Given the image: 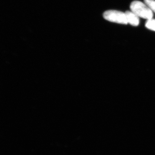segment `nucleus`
I'll list each match as a JSON object with an SVG mask.
<instances>
[{"label": "nucleus", "instance_id": "1", "mask_svg": "<svg viewBox=\"0 0 155 155\" xmlns=\"http://www.w3.org/2000/svg\"><path fill=\"white\" fill-rule=\"evenodd\" d=\"M130 9L139 17L147 20L153 19V12L145 3L138 1H134L130 4Z\"/></svg>", "mask_w": 155, "mask_h": 155}, {"label": "nucleus", "instance_id": "2", "mask_svg": "<svg viewBox=\"0 0 155 155\" xmlns=\"http://www.w3.org/2000/svg\"><path fill=\"white\" fill-rule=\"evenodd\" d=\"M103 17L106 20L110 22L127 24V22L125 13L115 10H109L103 14Z\"/></svg>", "mask_w": 155, "mask_h": 155}, {"label": "nucleus", "instance_id": "3", "mask_svg": "<svg viewBox=\"0 0 155 155\" xmlns=\"http://www.w3.org/2000/svg\"><path fill=\"white\" fill-rule=\"evenodd\" d=\"M127 23L134 26L139 25L140 22L139 17L132 11H127L125 12Z\"/></svg>", "mask_w": 155, "mask_h": 155}, {"label": "nucleus", "instance_id": "4", "mask_svg": "<svg viewBox=\"0 0 155 155\" xmlns=\"http://www.w3.org/2000/svg\"><path fill=\"white\" fill-rule=\"evenodd\" d=\"M145 26L150 30L155 31V19H151L147 20Z\"/></svg>", "mask_w": 155, "mask_h": 155}, {"label": "nucleus", "instance_id": "5", "mask_svg": "<svg viewBox=\"0 0 155 155\" xmlns=\"http://www.w3.org/2000/svg\"><path fill=\"white\" fill-rule=\"evenodd\" d=\"M144 3L148 6L153 12L155 13V0H144Z\"/></svg>", "mask_w": 155, "mask_h": 155}]
</instances>
